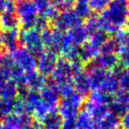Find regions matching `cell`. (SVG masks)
Listing matches in <instances>:
<instances>
[{
    "instance_id": "6da1fadb",
    "label": "cell",
    "mask_w": 129,
    "mask_h": 129,
    "mask_svg": "<svg viewBox=\"0 0 129 129\" xmlns=\"http://www.w3.org/2000/svg\"><path fill=\"white\" fill-rule=\"evenodd\" d=\"M129 16L127 0H111L99 17L100 28L106 34H116L125 25Z\"/></svg>"
},
{
    "instance_id": "7a4b0ae2",
    "label": "cell",
    "mask_w": 129,
    "mask_h": 129,
    "mask_svg": "<svg viewBox=\"0 0 129 129\" xmlns=\"http://www.w3.org/2000/svg\"><path fill=\"white\" fill-rule=\"evenodd\" d=\"M16 13L24 30L35 28L38 12L34 0H20L16 4Z\"/></svg>"
},
{
    "instance_id": "3957f363",
    "label": "cell",
    "mask_w": 129,
    "mask_h": 129,
    "mask_svg": "<svg viewBox=\"0 0 129 129\" xmlns=\"http://www.w3.org/2000/svg\"><path fill=\"white\" fill-rule=\"evenodd\" d=\"M20 43L36 57H39L45 51L41 34L34 28L20 31Z\"/></svg>"
},
{
    "instance_id": "277c9868",
    "label": "cell",
    "mask_w": 129,
    "mask_h": 129,
    "mask_svg": "<svg viewBox=\"0 0 129 129\" xmlns=\"http://www.w3.org/2000/svg\"><path fill=\"white\" fill-rule=\"evenodd\" d=\"M84 104V97L77 92H74L70 96L62 98L59 104L58 113L64 119L75 118L79 110Z\"/></svg>"
},
{
    "instance_id": "5b68a950",
    "label": "cell",
    "mask_w": 129,
    "mask_h": 129,
    "mask_svg": "<svg viewBox=\"0 0 129 129\" xmlns=\"http://www.w3.org/2000/svg\"><path fill=\"white\" fill-rule=\"evenodd\" d=\"M82 23L83 20L74 13L73 9L63 10L62 13H59L58 16L53 21L55 27L54 28L64 33L73 27L82 25Z\"/></svg>"
},
{
    "instance_id": "8992f818",
    "label": "cell",
    "mask_w": 129,
    "mask_h": 129,
    "mask_svg": "<svg viewBox=\"0 0 129 129\" xmlns=\"http://www.w3.org/2000/svg\"><path fill=\"white\" fill-rule=\"evenodd\" d=\"M52 81L56 84H63V83L72 82L73 71L71 62L64 57L57 58L53 71L51 73Z\"/></svg>"
},
{
    "instance_id": "52a82bcc",
    "label": "cell",
    "mask_w": 129,
    "mask_h": 129,
    "mask_svg": "<svg viewBox=\"0 0 129 129\" xmlns=\"http://www.w3.org/2000/svg\"><path fill=\"white\" fill-rule=\"evenodd\" d=\"M12 58L15 64L22 69L25 73L34 72L36 69L37 60L28 50L25 48H19L12 53Z\"/></svg>"
},
{
    "instance_id": "ba28073f",
    "label": "cell",
    "mask_w": 129,
    "mask_h": 129,
    "mask_svg": "<svg viewBox=\"0 0 129 129\" xmlns=\"http://www.w3.org/2000/svg\"><path fill=\"white\" fill-rule=\"evenodd\" d=\"M37 66L36 68L38 70V73L44 77L50 75L53 71L55 64L57 60V52H56L53 50L48 49L45 50L39 57H38Z\"/></svg>"
},
{
    "instance_id": "9c48e42d",
    "label": "cell",
    "mask_w": 129,
    "mask_h": 129,
    "mask_svg": "<svg viewBox=\"0 0 129 129\" xmlns=\"http://www.w3.org/2000/svg\"><path fill=\"white\" fill-rule=\"evenodd\" d=\"M111 112L117 116H123L129 111V94L122 90H118L110 104Z\"/></svg>"
},
{
    "instance_id": "30bf717a",
    "label": "cell",
    "mask_w": 129,
    "mask_h": 129,
    "mask_svg": "<svg viewBox=\"0 0 129 129\" xmlns=\"http://www.w3.org/2000/svg\"><path fill=\"white\" fill-rule=\"evenodd\" d=\"M86 72L88 73V77L91 83V88L93 90H100L102 84L105 79L107 71L97 67L93 62H89L86 66Z\"/></svg>"
},
{
    "instance_id": "8fae6325",
    "label": "cell",
    "mask_w": 129,
    "mask_h": 129,
    "mask_svg": "<svg viewBox=\"0 0 129 129\" xmlns=\"http://www.w3.org/2000/svg\"><path fill=\"white\" fill-rule=\"evenodd\" d=\"M73 85L77 93L81 95L82 96L88 95L90 94L92 90L91 83L88 77V74L86 71H81V73L75 74L73 77Z\"/></svg>"
},
{
    "instance_id": "7c38bea8",
    "label": "cell",
    "mask_w": 129,
    "mask_h": 129,
    "mask_svg": "<svg viewBox=\"0 0 129 129\" xmlns=\"http://www.w3.org/2000/svg\"><path fill=\"white\" fill-rule=\"evenodd\" d=\"M40 95L41 98L45 104L56 108L59 102V94L57 92L56 83L53 81H48L47 85L40 90Z\"/></svg>"
},
{
    "instance_id": "4fadbf2b",
    "label": "cell",
    "mask_w": 129,
    "mask_h": 129,
    "mask_svg": "<svg viewBox=\"0 0 129 129\" xmlns=\"http://www.w3.org/2000/svg\"><path fill=\"white\" fill-rule=\"evenodd\" d=\"M0 36L2 39L3 46L8 51L13 53L17 49H19V45H20V30L19 28L4 30Z\"/></svg>"
},
{
    "instance_id": "5bb4252c",
    "label": "cell",
    "mask_w": 129,
    "mask_h": 129,
    "mask_svg": "<svg viewBox=\"0 0 129 129\" xmlns=\"http://www.w3.org/2000/svg\"><path fill=\"white\" fill-rule=\"evenodd\" d=\"M67 36H68L72 44L77 47H81L85 43H87L88 37H89L88 31L83 25L69 29L67 33Z\"/></svg>"
},
{
    "instance_id": "9a60e30c",
    "label": "cell",
    "mask_w": 129,
    "mask_h": 129,
    "mask_svg": "<svg viewBox=\"0 0 129 129\" xmlns=\"http://www.w3.org/2000/svg\"><path fill=\"white\" fill-rule=\"evenodd\" d=\"M92 62L97 67L104 69V70H113L118 66V57L116 53L110 54H99Z\"/></svg>"
},
{
    "instance_id": "2e32d148",
    "label": "cell",
    "mask_w": 129,
    "mask_h": 129,
    "mask_svg": "<svg viewBox=\"0 0 129 129\" xmlns=\"http://www.w3.org/2000/svg\"><path fill=\"white\" fill-rule=\"evenodd\" d=\"M83 108L85 111H87L91 117L93 118L94 121L97 122L101 120L108 112H109V106L104 105V104H95L90 102L89 100L84 102Z\"/></svg>"
},
{
    "instance_id": "e0dca14e",
    "label": "cell",
    "mask_w": 129,
    "mask_h": 129,
    "mask_svg": "<svg viewBox=\"0 0 129 129\" xmlns=\"http://www.w3.org/2000/svg\"><path fill=\"white\" fill-rule=\"evenodd\" d=\"M47 83H48V80L46 79V77L40 74L36 71L27 74L26 86L30 88V90L40 91L46 86Z\"/></svg>"
},
{
    "instance_id": "ac0fdd59",
    "label": "cell",
    "mask_w": 129,
    "mask_h": 129,
    "mask_svg": "<svg viewBox=\"0 0 129 129\" xmlns=\"http://www.w3.org/2000/svg\"><path fill=\"white\" fill-rule=\"evenodd\" d=\"M120 118L111 111H109L104 118L95 122V129H118Z\"/></svg>"
},
{
    "instance_id": "d6986e66",
    "label": "cell",
    "mask_w": 129,
    "mask_h": 129,
    "mask_svg": "<svg viewBox=\"0 0 129 129\" xmlns=\"http://www.w3.org/2000/svg\"><path fill=\"white\" fill-rule=\"evenodd\" d=\"M41 120V124L44 129H61L64 118L61 117L58 111H55L48 113Z\"/></svg>"
},
{
    "instance_id": "ffe728a7",
    "label": "cell",
    "mask_w": 129,
    "mask_h": 129,
    "mask_svg": "<svg viewBox=\"0 0 129 129\" xmlns=\"http://www.w3.org/2000/svg\"><path fill=\"white\" fill-rule=\"evenodd\" d=\"M119 89L118 77L112 72H107L100 90L108 95H115Z\"/></svg>"
},
{
    "instance_id": "44dd1931",
    "label": "cell",
    "mask_w": 129,
    "mask_h": 129,
    "mask_svg": "<svg viewBox=\"0 0 129 129\" xmlns=\"http://www.w3.org/2000/svg\"><path fill=\"white\" fill-rule=\"evenodd\" d=\"M100 54V50L94 47L89 43H85L80 47V59L81 62L89 63Z\"/></svg>"
},
{
    "instance_id": "7402d4cb",
    "label": "cell",
    "mask_w": 129,
    "mask_h": 129,
    "mask_svg": "<svg viewBox=\"0 0 129 129\" xmlns=\"http://www.w3.org/2000/svg\"><path fill=\"white\" fill-rule=\"evenodd\" d=\"M20 21L15 13H2L0 16V26L4 30L19 28Z\"/></svg>"
},
{
    "instance_id": "603a6c76",
    "label": "cell",
    "mask_w": 129,
    "mask_h": 129,
    "mask_svg": "<svg viewBox=\"0 0 129 129\" xmlns=\"http://www.w3.org/2000/svg\"><path fill=\"white\" fill-rule=\"evenodd\" d=\"M75 119L78 129H95V121L93 118L85 110L78 113Z\"/></svg>"
},
{
    "instance_id": "cb8c5ba5",
    "label": "cell",
    "mask_w": 129,
    "mask_h": 129,
    "mask_svg": "<svg viewBox=\"0 0 129 129\" xmlns=\"http://www.w3.org/2000/svg\"><path fill=\"white\" fill-rule=\"evenodd\" d=\"M74 11L81 20L89 18L92 15V10L88 0H76L74 5Z\"/></svg>"
},
{
    "instance_id": "d4e9b609",
    "label": "cell",
    "mask_w": 129,
    "mask_h": 129,
    "mask_svg": "<svg viewBox=\"0 0 129 129\" xmlns=\"http://www.w3.org/2000/svg\"><path fill=\"white\" fill-rule=\"evenodd\" d=\"M18 96V87L10 80L0 88V97L4 99L14 100Z\"/></svg>"
},
{
    "instance_id": "484cf974",
    "label": "cell",
    "mask_w": 129,
    "mask_h": 129,
    "mask_svg": "<svg viewBox=\"0 0 129 129\" xmlns=\"http://www.w3.org/2000/svg\"><path fill=\"white\" fill-rule=\"evenodd\" d=\"M89 101L95 104L109 106L112 101V95H108L101 90H93V92L89 95Z\"/></svg>"
},
{
    "instance_id": "4316f807",
    "label": "cell",
    "mask_w": 129,
    "mask_h": 129,
    "mask_svg": "<svg viewBox=\"0 0 129 129\" xmlns=\"http://www.w3.org/2000/svg\"><path fill=\"white\" fill-rule=\"evenodd\" d=\"M11 81L16 84L17 87L26 86L27 73H25L17 64H14L11 69Z\"/></svg>"
},
{
    "instance_id": "83f0119b",
    "label": "cell",
    "mask_w": 129,
    "mask_h": 129,
    "mask_svg": "<svg viewBox=\"0 0 129 129\" xmlns=\"http://www.w3.org/2000/svg\"><path fill=\"white\" fill-rule=\"evenodd\" d=\"M108 39H109V35L102 30H98L90 36L88 43L91 45H93L94 47L97 48L98 50H100V48L104 44V43Z\"/></svg>"
},
{
    "instance_id": "f1b7e54d",
    "label": "cell",
    "mask_w": 129,
    "mask_h": 129,
    "mask_svg": "<svg viewBox=\"0 0 129 129\" xmlns=\"http://www.w3.org/2000/svg\"><path fill=\"white\" fill-rule=\"evenodd\" d=\"M4 124L3 125L8 129H20L22 125V120L20 115L11 113L4 118Z\"/></svg>"
},
{
    "instance_id": "f546056e",
    "label": "cell",
    "mask_w": 129,
    "mask_h": 129,
    "mask_svg": "<svg viewBox=\"0 0 129 129\" xmlns=\"http://www.w3.org/2000/svg\"><path fill=\"white\" fill-rule=\"evenodd\" d=\"M14 100L4 99L0 97V119H4L6 116L13 111Z\"/></svg>"
},
{
    "instance_id": "4dcf8cb0",
    "label": "cell",
    "mask_w": 129,
    "mask_h": 129,
    "mask_svg": "<svg viewBox=\"0 0 129 129\" xmlns=\"http://www.w3.org/2000/svg\"><path fill=\"white\" fill-rule=\"evenodd\" d=\"M117 77L120 90L129 93V68H123Z\"/></svg>"
},
{
    "instance_id": "1f68e13d",
    "label": "cell",
    "mask_w": 129,
    "mask_h": 129,
    "mask_svg": "<svg viewBox=\"0 0 129 129\" xmlns=\"http://www.w3.org/2000/svg\"><path fill=\"white\" fill-rule=\"evenodd\" d=\"M85 28L87 29L88 35L91 36L96 31L100 30V23H99V17L96 15H91L89 18L87 19L86 24H85Z\"/></svg>"
},
{
    "instance_id": "d6a6232c",
    "label": "cell",
    "mask_w": 129,
    "mask_h": 129,
    "mask_svg": "<svg viewBox=\"0 0 129 129\" xmlns=\"http://www.w3.org/2000/svg\"><path fill=\"white\" fill-rule=\"evenodd\" d=\"M57 86V89L59 95L63 97V98H66V97L70 96L71 95L75 92V89L74 88V85L72 82H67V83H63V84H56Z\"/></svg>"
},
{
    "instance_id": "836d02e7",
    "label": "cell",
    "mask_w": 129,
    "mask_h": 129,
    "mask_svg": "<svg viewBox=\"0 0 129 129\" xmlns=\"http://www.w3.org/2000/svg\"><path fill=\"white\" fill-rule=\"evenodd\" d=\"M118 48V44L116 42L114 38L108 39L104 43V44L100 48V53L101 54H110V53H115L117 52Z\"/></svg>"
},
{
    "instance_id": "e575fe53",
    "label": "cell",
    "mask_w": 129,
    "mask_h": 129,
    "mask_svg": "<svg viewBox=\"0 0 129 129\" xmlns=\"http://www.w3.org/2000/svg\"><path fill=\"white\" fill-rule=\"evenodd\" d=\"M111 0H88V3L93 12H103L108 7Z\"/></svg>"
},
{
    "instance_id": "d590c367",
    "label": "cell",
    "mask_w": 129,
    "mask_h": 129,
    "mask_svg": "<svg viewBox=\"0 0 129 129\" xmlns=\"http://www.w3.org/2000/svg\"><path fill=\"white\" fill-rule=\"evenodd\" d=\"M16 11V3L14 0H0V14L14 13Z\"/></svg>"
},
{
    "instance_id": "8d00e7d4",
    "label": "cell",
    "mask_w": 129,
    "mask_h": 129,
    "mask_svg": "<svg viewBox=\"0 0 129 129\" xmlns=\"http://www.w3.org/2000/svg\"><path fill=\"white\" fill-rule=\"evenodd\" d=\"M114 39L118 45L121 46H128L129 45V28L119 29L116 33Z\"/></svg>"
},
{
    "instance_id": "74e56055",
    "label": "cell",
    "mask_w": 129,
    "mask_h": 129,
    "mask_svg": "<svg viewBox=\"0 0 129 129\" xmlns=\"http://www.w3.org/2000/svg\"><path fill=\"white\" fill-rule=\"evenodd\" d=\"M41 14L44 15V16L48 19V20H50V21L53 22L54 20H56V18L58 16L59 11H58V8L56 6H54V5H52V4H50V6H49L48 7L44 10V12H43V13H41Z\"/></svg>"
},
{
    "instance_id": "f35d334b",
    "label": "cell",
    "mask_w": 129,
    "mask_h": 129,
    "mask_svg": "<svg viewBox=\"0 0 129 129\" xmlns=\"http://www.w3.org/2000/svg\"><path fill=\"white\" fill-rule=\"evenodd\" d=\"M40 34H41L42 41H43L44 47L50 49L52 43V29L47 27V28L43 29L42 32H40Z\"/></svg>"
},
{
    "instance_id": "ab89813d",
    "label": "cell",
    "mask_w": 129,
    "mask_h": 129,
    "mask_svg": "<svg viewBox=\"0 0 129 129\" xmlns=\"http://www.w3.org/2000/svg\"><path fill=\"white\" fill-rule=\"evenodd\" d=\"M49 25V20L43 14H39L37 15V18H36V25H35V28L36 31L38 32H42L43 29L47 28Z\"/></svg>"
},
{
    "instance_id": "60d3db41",
    "label": "cell",
    "mask_w": 129,
    "mask_h": 129,
    "mask_svg": "<svg viewBox=\"0 0 129 129\" xmlns=\"http://www.w3.org/2000/svg\"><path fill=\"white\" fill-rule=\"evenodd\" d=\"M11 79V69L0 67V88Z\"/></svg>"
},
{
    "instance_id": "b9f144b4",
    "label": "cell",
    "mask_w": 129,
    "mask_h": 129,
    "mask_svg": "<svg viewBox=\"0 0 129 129\" xmlns=\"http://www.w3.org/2000/svg\"><path fill=\"white\" fill-rule=\"evenodd\" d=\"M61 129H78L77 125H76V119L75 118L64 119Z\"/></svg>"
},
{
    "instance_id": "7bdbcfd3",
    "label": "cell",
    "mask_w": 129,
    "mask_h": 129,
    "mask_svg": "<svg viewBox=\"0 0 129 129\" xmlns=\"http://www.w3.org/2000/svg\"><path fill=\"white\" fill-rule=\"evenodd\" d=\"M120 124L123 129H129V111L123 115V118L120 120Z\"/></svg>"
},
{
    "instance_id": "ee69618b",
    "label": "cell",
    "mask_w": 129,
    "mask_h": 129,
    "mask_svg": "<svg viewBox=\"0 0 129 129\" xmlns=\"http://www.w3.org/2000/svg\"><path fill=\"white\" fill-rule=\"evenodd\" d=\"M75 2H76V0H64L61 8H62L63 10L72 9V7L74 6V5Z\"/></svg>"
},
{
    "instance_id": "f6af8a7d",
    "label": "cell",
    "mask_w": 129,
    "mask_h": 129,
    "mask_svg": "<svg viewBox=\"0 0 129 129\" xmlns=\"http://www.w3.org/2000/svg\"><path fill=\"white\" fill-rule=\"evenodd\" d=\"M20 129H36V127H35V121L32 122V123L23 124V125L20 127Z\"/></svg>"
},
{
    "instance_id": "bcb514c9",
    "label": "cell",
    "mask_w": 129,
    "mask_h": 129,
    "mask_svg": "<svg viewBox=\"0 0 129 129\" xmlns=\"http://www.w3.org/2000/svg\"><path fill=\"white\" fill-rule=\"evenodd\" d=\"M52 3L54 5V6H56L57 8H61V6H62L63 5V2H64V0H51Z\"/></svg>"
},
{
    "instance_id": "7dc6e473",
    "label": "cell",
    "mask_w": 129,
    "mask_h": 129,
    "mask_svg": "<svg viewBox=\"0 0 129 129\" xmlns=\"http://www.w3.org/2000/svg\"><path fill=\"white\" fill-rule=\"evenodd\" d=\"M3 43H2V39H1V36H0V51L2 50V49H3Z\"/></svg>"
},
{
    "instance_id": "c3c4849f",
    "label": "cell",
    "mask_w": 129,
    "mask_h": 129,
    "mask_svg": "<svg viewBox=\"0 0 129 129\" xmlns=\"http://www.w3.org/2000/svg\"><path fill=\"white\" fill-rule=\"evenodd\" d=\"M0 129H8V128L5 126L4 125H2V124H0Z\"/></svg>"
},
{
    "instance_id": "681fc988",
    "label": "cell",
    "mask_w": 129,
    "mask_h": 129,
    "mask_svg": "<svg viewBox=\"0 0 129 129\" xmlns=\"http://www.w3.org/2000/svg\"><path fill=\"white\" fill-rule=\"evenodd\" d=\"M126 24H127V27H128V28H129V19L127 20V22H126Z\"/></svg>"
},
{
    "instance_id": "f907efd6",
    "label": "cell",
    "mask_w": 129,
    "mask_h": 129,
    "mask_svg": "<svg viewBox=\"0 0 129 129\" xmlns=\"http://www.w3.org/2000/svg\"><path fill=\"white\" fill-rule=\"evenodd\" d=\"M43 1H45V2H49V3H50V1H51V0H43Z\"/></svg>"
},
{
    "instance_id": "816d5d0a",
    "label": "cell",
    "mask_w": 129,
    "mask_h": 129,
    "mask_svg": "<svg viewBox=\"0 0 129 129\" xmlns=\"http://www.w3.org/2000/svg\"><path fill=\"white\" fill-rule=\"evenodd\" d=\"M126 48H127V50H128V52H129V45L128 46H126Z\"/></svg>"
},
{
    "instance_id": "f5cc1de1",
    "label": "cell",
    "mask_w": 129,
    "mask_h": 129,
    "mask_svg": "<svg viewBox=\"0 0 129 129\" xmlns=\"http://www.w3.org/2000/svg\"><path fill=\"white\" fill-rule=\"evenodd\" d=\"M127 2H128V6H129V0H127Z\"/></svg>"
},
{
    "instance_id": "db71d44e",
    "label": "cell",
    "mask_w": 129,
    "mask_h": 129,
    "mask_svg": "<svg viewBox=\"0 0 129 129\" xmlns=\"http://www.w3.org/2000/svg\"><path fill=\"white\" fill-rule=\"evenodd\" d=\"M0 28H1V26H0Z\"/></svg>"
}]
</instances>
